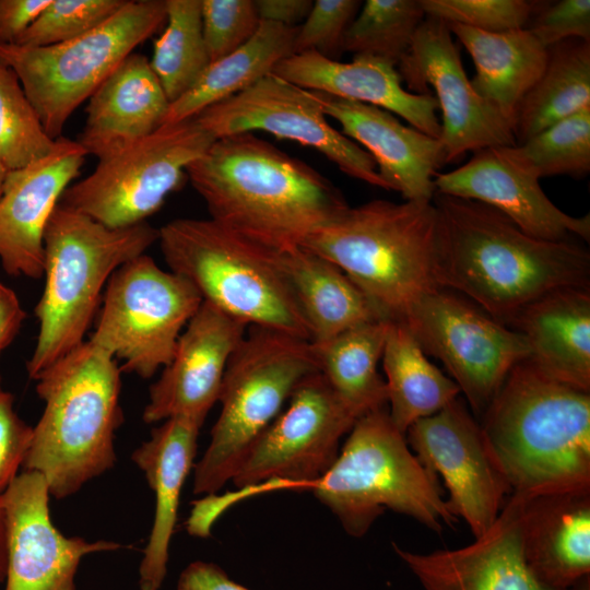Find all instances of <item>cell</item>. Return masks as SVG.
I'll return each instance as SVG.
<instances>
[{
  "label": "cell",
  "mask_w": 590,
  "mask_h": 590,
  "mask_svg": "<svg viewBox=\"0 0 590 590\" xmlns=\"http://www.w3.org/2000/svg\"><path fill=\"white\" fill-rule=\"evenodd\" d=\"M255 3L260 21L288 27L299 26L314 5L311 0H257Z\"/></svg>",
  "instance_id": "cell-47"
},
{
  "label": "cell",
  "mask_w": 590,
  "mask_h": 590,
  "mask_svg": "<svg viewBox=\"0 0 590 590\" xmlns=\"http://www.w3.org/2000/svg\"><path fill=\"white\" fill-rule=\"evenodd\" d=\"M33 436V427L25 424L13 409V397L0 396V497L17 476Z\"/></svg>",
  "instance_id": "cell-44"
},
{
  "label": "cell",
  "mask_w": 590,
  "mask_h": 590,
  "mask_svg": "<svg viewBox=\"0 0 590 590\" xmlns=\"http://www.w3.org/2000/svg\"><path fill=\"white\" fill-rule=\"evenodd\" d=\"M186 175L210 219L276 250L350 206L327 177L251 132L215 139Z\"/></svg>",
  "instance_id": "cell-2"
},
{
  "label": "cell",
  "mask_w": 590,
  "mask_h": 590,
  "mask_svg": "<svg viewBox=\"0 0 590 590\" xmlns=\"http://www.w3.org/2000/svg\"><path fill=\"white\" fill-rule=\"evenodd\" d=\"M166 22V0H128L86 34L51 46L0 44L47 134L57 140L76 108Z\"/></svg>",
  "instance_id": "cell-10"
},
{
  "label": "cell",
  "mask_w": 590,
  "mask_h": 590,
  "mask_svg": "<svg viewBox=\"0 0 590 590\" xmlns=\"http://www.w3.org/2000/svg\"><path fill=\"white\" fill-rule=\"evenodd\" d=\"M50 0H0V44H15Z\"/></svg>",
  "instance_id": "cell-45"
},
{
  "label": "cell",
  "mask_w": 590,
  "mask_h": 590,
  "mask_svg": "<svg viewBox=\"0 0 590 590\" xmlns=\"http://www.w3.org/2000/svg\"><path fill=\"white\" fill-rule=\"evenodd\" d=\"M311 93L324 115L341 125L342 133L370 154L389 190L400 192L405 201L433 200L436 169L445 164L439 139L402 125L382 108L323 92Z\"/></svg>",
  "instance_id": "cell-23"
},
{
  "label": "cell",
  "mask_w": 590,
  "mask_h": 590,
  "mask_svg": "<svg viewBox=\"0 0 590 590\" xmlns=\"http://www.w3.org/2000/svg\"><path fill=\"white\" fill-rule=\"evenodd\" d=\"M354 538L367 533L387 509L440 533L458 522L438 476L410 449L405 434L381 406L355 422L329 470L307 488Z\"/></svg>",
  "instance_id": "cell-7"
},
{
  "label": "cell",
  "mask_w": 590,
  "mask_h": 590,
  "mask_svg": "<svg viewBox=\"0 0 590 590\" xmlns=\"http://www.w3.org/2000/svg\"><path fill=\"white\" fill-rule=\"evenodd\" d=\"M529 345L546 376L590 392V288L557 290L524 307L507 326Z\"/></svg>",
  "instance_id": "cell-28"
},
{
  "label": "cell",
  "mask_w": 590,
  "mask_h": 590,
  "mask_svg": "<svg viewBox=\"0 0 590 590\" xmlns=\"http://www.w3.org/2000/svg\"><path fill=\"white\" fill-rule=\"evenodd\" d=\"M202 302L188 280L143 253L110 276L88 341L122 361V370L150 378L170 362Z\"/></svg>",
  "instance_id": "cell-12"
},
{
  "label": "cell",
  "mask_w": 590,
  "mask_h": 590,
  "mask_svg": "<svg viewBox=\"0 0 590 590\" xmlns=\"http://www.w3.org/2000/svg\"><path fill=\"white\" fill-rule=\"evenodd\" d=\"M157 239L158 229L146 222L108 228L58 203L44 235L45 287L35 308L36 345L26 365L32 379L84 342L113 273Z\"/></svg>",
  "instance_id": "cell-6"
},
{
  "label": "cell",
  "mask_w": 590,
  "mask_h": 590,
  "mask_svg": "<svg viewBox=\"0 0 590 590\" xmlns=\"http://www.w3.org/2000/svg\"><path fill=\"white\" fill-rule=\"evenodd\" d=\"M447 25L475 64L472 87L514 130L521 101L545 69L548 48L526 27L488 33L461 24Z\"/></svg>",
  "instance_id": "cell-29"
},
{
  "label": "cell",
  "mask_w": 590,
  "mask_h": 590,
  "mask_svg": "<svg viewBox=\"0 0 590 590\" xmlns=\"http://www.w3.org/2000/svg\"><path fill=\"white\" fill-rule=\"evenodd\" d=\"M7 173H8V169L5 168L3 162H2V160L0 157V191H1V188H2V185H3Z\"/></svg>",
  "instance_id": "cell-51"
},
{
  "label": "cell",
  "mask_w": 590,
  "mask_h": 590,
  "mask_svg": "<svg viewBox=\"0 0 590 590\" xmlns=\"http://www.w3.org/2000/svg\"><path fill=\"white\" fill-rule=\"evenodd\" d=\"M35 380L45 409L23 465L46 479L50 495L66 498L116 462L114 437L123 420L120 369L87 340Z\"/></svg>",
  "instance_id": "cell-4"
},
{
  "label": "cell",
  "mask_w": 590,
  "mask_h": 590,
  "mask_svg": "<svg viewBox=\"0 0 590 590\" xmlns=\"http://www.w3.org/2000/svg\"><path fill=\"white\" fill-rule=\"evenodd\" d=\"M433 202L371 200L349 206L299 245L338 266L388 321H400L437 281Z\"/></svg>",
  "instance_id": "cell-5"
},
{
  "label": "cell",
  "mask_w": 590,
  "mask_h": 590,
  "mask_svg": "<svg viewBox=\"0 0 590 590\" xmlns=\"http://www.w3.org/2000/svg\"><path fill=\"white\" fill-rule=\"evenodd\" d=\"M381 358L389 416L403 434L413 423L435 414L460 393L458 385L426 358L401 321L388 322Z\"/></svg>",
  "instance_id": "cell-32"
},
{
  "label": "cell",
  "mask_w": 590,
  "mask_h": 590,
  "mask_svg": "<svg viewBox=\"0 0 590 590\" xmlns=\"http://www.w3.org/2000/svg\"><path fill=\"white\" fill-rule=\"evenodd\" d=\"M522 550L547 590H570L590 577V489L526 496Z\"/></svg>",
  "instance_id": "cell-26"
},
{
  "label": "cell",
  "mask_w": 590,
  "mask_h": 590,
  "mask_svg": "<svg viewBox=\"0 0 590 590\" xmlns=\"http://www.w3.org/2000/svg\"><path fill=\"white\" fill-rule=\"evenodd\" d=\"M170 271L206 302L248 327L309 340L308 324L281 268L280 250L235 233L212 219H176L158 229Z\"/></svg>",
  "instance_id": "cell-8"
},
{
  "label": "cell",
  "mask_w": 590,
  "mask_h": 590,
  "mask_svg": "<svg viewBox=\"0 0 590 590\" xmlns=\"http://www.w3.org/2000/svg\"><path fill=\"white\" fill-rule=\"evenodd\" d=\"M425 17L421 0H367L346 30L343 51L398 66Z\"/></svg>",
  "instance_id": "cell-37"
},
{
  "label": "cell",
  "mask_w": 590,
  "mask_h": 590,
  "mask_svg": "<svg viewBox=\"0 0 590 590\" xmlns=\"http://www.w3.org/2000/svg\"><path fill=\"white\" fill-rule=\"evenodd\" d=\"M524 499L511 493L493 526L465 546L424 554L392 543L393 550L424 590H547L523 556Z\"/></svg>",
  "instance_id": "cell-21"
},
{
  "label": "cell",
  "mask_w": 590,
  "mask_h": 590,
  "mask_svg": "<svg viewBox=\"0 0 590 590\" xmlns=\"http://www.w3.org/2000/svg\"><path fill=\"white\" fill-rule=\"evenodd\" d=\"M288 401L286 410L252 444L232 477L239 489H307L333 464L341 438L362 416L319 371L305 378Z\"/></svg>",
  "instance_id": "cell-13"
},
{
  "label": "cell",
  "mask_w": 590,
  "mask_h": 590,
  "mask_svg": "<svg viewBox=\"0 0 590 590\" xmlns=\"http://www.w3.org/2000/svg\"><path fill=\"white\" fill-rule=\"evenodd\" d=\"M248 326L202 302L182 330L170 362L150 387L142 418L185 417L202 427L217 402L227 363Z\"/></svg>",
  "instance_id": "cell-19"
},
{
  "label": "cell",
  "mask_w": 590,
  "mask_h": 590,
  "mask_svg": "<svg viewBox=\"0 0 590 590\" xmlns=\"http://www.w3.org/2000/svg\"><path fill=\"white\" fill-rule=\"evenodd\" d=\"M570 590H590V577L582 579L579 583H577Z\"/></svg>",
  "instance_id": "cell-50"
},
{
  "label": "cell",
  "mask_w": 590,
  "mask_h": 590,
  "mask_svg": "<svg viewBox=\"0 0 590 590\" xmlns=\"http://www.w3.org/2000/svg\"><path fill=\"white\" fill-rule=\"evenodd\" d=\"M25 317L15 292L0 282V354L14 340Z\"/></svg>",
  "instance_id": "cell-48"
},
{
  "label": "cell",
  "mask_w": 590,
  "mask_h": 590,
  "mask_svg": "<svg viewBox=\"0 0 590 590\" xmlns=\"http://www.w3.org/2000/svg\"><path fill=\"white\" fill-rule=\"evenodd\" d=\"M128 0H50L16 45L43 47L78 38L103 24Z\"/></svg>",
  "instance_id": "cell-39"
},
{
  "label": "cell",
  "mask_w": 590,
  "mask_h": 590,
  "mask_svg": "<svg viewBox=\"0 0 590 590\" xmlns=\"http://www.w3.org/2000/svg\"><path fill=\"white\" fill-rule=\"evenodd\" d=\"M434 185L436 192L496 209L532 237L556 241L575 235L590 239L589 214L575 217L559 210L539 179L512 164L498 148L473 152L462 166L436 174Z\"/></svg>",
  "instance_id": "cell-22"
},
{
  "label": "cell",
  "mask_w": 590,
  "mask_h": 590,
  "mask_svg": "<svg viewBox=\"0 0 590 590\" xmlns=\"http://www.w3.org/2000/svg\"><path fill=\"white\" fill-rule=\"evenodd\" d=\"M150 64L169 103L198 81L210 64L201 0H166V27L154 43Z\"/></svg>",
  "instance_id": "cell-35"
},
{
  "label": "cell",
  "mask_w": 590,
  "mask_h": 590,
  "mask_svg": "<svg viewBox=\"0 0 590 590\" xmlns=\"http://www.w3.org/2000/svg\"><path fill=\"white\" fill-rule=\"evenodd\" d=\"M400 321L425 354L442 362L476 416L484 414L512 367L530 355L521 333L447 288L421 296Z\"/></svg>",
  "instance_id": "cell-14"
},
{
  "label": "cell",
  "mask_w": 590,
  "mask_h": 590,
  "mask_svg": "<svg viewBox=\"0 0 590 590\" xmlns=\"http://www.w3.org/2000/svg\"><path fill=\"white\" fill-rule=\"evenodd\" d=\"M533 15L528 30L546 48L570 38L590 40L589 0H560Z\"/></svg>",
  "instance_id": "cell-43"
},
{
  "label": "cell",
  "mask_w": 590,
  "mask_h": 590,
  "mask_svg": "<svg viewBox=\"0 0 590 590\" xmlns=\"http://www.w3.org/2000/svg\"><path fill=\"white\" fill-rule=\"evenodd\" d=\"M214 139L256 130L316 149L355 179L389 190L374 158L338 131L311 93L273 73L194 117Z\"/></svg>",
  "instance_id": "cell-15"
},
{
  "label": "cell",
  "mask_w": 590,
  "mask_h": 590,
  "mask_svg": "<svg viewBox=\"0 0 590 590\" xmlns=\"http://www.w3.org/2000/svg\"><path fill=\"white\" fill-rule=\"evenodd\" d=\"M482 417L512 493L590 489V392L546 376L526 358L509 371Z\"/></svg>",
  "instance_id": "cell-3"
},
{
  "label": "cell",
  "mask_w": 590,
  "mask_h": 590,
  "mask_svg": "<svg viewBox=\"0 0 590 590\" xmlns=\"http://www.w3.org/2000/svg\"><path fill=\"white\" fill-rule=\"evenodd\" d=\"M200 428L185 417L165 420L132 453L155 493L153 527L139 567L141 590H160L165 580L180 494L193 464Z\"/></svg>",
  "instance_id": "cell-27"
},
{
  "label": "cell",
  "mask_w": 590,
  "mask_h": 590,
  "mask_svg": "<svg viewBox=\"0 0 590 590\" xmlns=\"http://www.w3.org/2000/svg\"><path fill=\"white\" fill-rule=\"evenodd\" d=\"M2 392H3V390H2L1 387H0V396L2 394Z\"/></svg>",
  "instance_id": "cell-52"
},
{
  "label": "cell",
  "mask_w": 590,
  "mask_h": 590,
  "mask_svg": "<svg viewBox=\"0 0 590 590\" xmlns=\"http://www.w3.org/2000/svg\"><path fill=\"white\" fill-rule=\"evenodd\" d=\"M49 488L38 472L24 471L0 497L4 514V590H76L75 575L85 555L115 551L113 541L67 538L52 523Z\"/></svg>",
  "instance_id": "cell-18"
},
{
  "label": "cell",
  "mask_w": 590,
  "mask_h": 590,
  "mask_svg": "<svg viewBox=\"0 0 590 590\" xmlns=\"http://www.w3.org/2000/svg\"><path fill=\"white\" fill-rule=\"evenodd\" d=\"M57 140L45 131L16 73L0 61V157L8 170L48 155Z\"/></svg>",
  "instance_id": "cell-38"
},
{
  "label": "cell",
  "mask_w": 590,
  "mask_h": 590,
  "mask_svg": "<svg viewBox=\"0 0 590 590\" xmlns=\"http://www.w3.org/2000/svg\"><path fill=\"white\" fill-rule=\"evenodd\" d=\"M426 16L488 33L524 28L539 4L524 0H421Z\"/></svg>",
  "instance_id": "cell-40"
},
{
  "label": "cell",
  "mask_w": 590,
  "mask_h": 590,
  "mask_svg": "<svg viewBox=\"0 0 590 590\" xmlns=\"http://www.w3.org/2000/svg\"><path fill=\"white\" fill-rule=\"evenodd\" d=\"M512 164L540 179L590 170V107L544 129L524 142L498 148Z\"/></svg>",
  "instance_id": "cell-36"
},
{
  "label": "cell",
  "mask_w": 590,
  "mask_h": 590,
  "mask_svg": "<svg viewBox=\"0 0 590 590\" xmlns=\"http://www.w3.org/2000/svg\"><path fill=\"white\" fill-rule=\"evenodd\" d=\"M86 155L78 141L60 137L48 155L8 170L0 191V262L9 275L44 276L47 223Z\"/></svg>",
  "instance_id": "cell-20"
},
{
  "label": "cell",
  "mask_w": 590,
  "mask_h": 590,
  "mask_svg": "<svg viewBox=\"0 0 590 590\" xmlns=\"http://www.w3.org/2000/svg\"><path fill=\"white\" fill-rule=\"evenodd\" d=\"M388 320L347 329L312 343L319 373L334 392L362 415L387 405V387L377 371Z\"/></svg>",
  "instance_id": "cell-34"
},
{
  "label": "cell",
  "mask_w": 590,
  "mask_h": 590,
  "mask_svg": "<svg viewBox=\"0 0 590 590\" xmlns=\"http://www.w3.org/2000/svg\"><path fill=\"white\" fill-rule=\"evenodd\" d=\"M201 17L210 63L247 43L260 24L253 0H201Z\"/></svg>",
  "instance_id": "cell-41"
},
{
  "label": "cell",
  "mask_w": 590,
  "mask_h": 590,
  "mask_svg": "<svg viewBox=\"0 0 590 590\" xmlns=\"http://www.w3.org/2000/svg\"><path fill=\"white\" fill-rule=\"evenodd\" d=\"M438 214L437 281L464 295L504 326L528 305L568 287L590 288L583 246L522 232L496 209L435 191Z\"/></svg>",
  "instance_id": "cell-1"
},
{
  "label": "cell",
  "mask_w": 590,
  "mask_h": 590,
  "mask_svg": "<svg viewBox=\"0 0 590 590\" xmlns=\"http://www.w3.org/2000/svg\"><path fill=\"white\" fill-rule=\"evenodd\" d=\"M7 570V542H5V523L4 514L0 498V583L5 579Z\"/></svg>",
  "instance_id": "cell-49"
},
{
  "label": "cell",
  "mask_w": 590,
  "mask_h": 590,
  "mask_svg": "<svg viewBox=\"0 0 590 590\" xmlns=\"http://www.w3.org/2000/svg\"><path fill=\"white\" fill-rule=\"evenodd\" d=\"M361 7L357 0H316L297 26L293 54L315 51L333 59L343 51V40Z\"/></svg>",
  "instance_id": "cell-42"
},
{
  "label": "cell",
  "mask_w": 590,
  "mask_h": 590,
  "mask_svg": "<svg viewBox=\"0 0 590 590\" xmlns=\"http://www.w3.org/2000/svg\"><path fill=\"white\" fill-rule=\"evenodd\" d=\"M280 263L308 324L311 342L386 320L363 291L322 256L297 245L280 250Z\"/></svg>",
  "instance_id": "cell-30"
},
{
  "label": "cell",
  "mask_w": 590,
  "mask_h": 590,
  "mask_svg": "<svg viewBox=\"0 0 590 590\" xmlns=\"http://www.w3.org/2000/svg\"><path fill=\"white\" fill-rule=\"evenodd\" d=\"M215 139L194 118L164 123L71 184L59 204L108 228L146 222L185 181L187 166Z\"/></svg>",
  "instance_id": "cell-11"
},
{
  "label": "cell",
  "mask_w": 590,
  "mask_h": 590,
  "mask_svg": "<svg viewBox=\"0 0 590 590\" xmlns=\"http://www.w3.org/2000/svg\"><path fill=\"white\" fill-rule=\"evenodd\" d=\"M405 435L421 463L442 477L450 512L467 522L474 538L484 534L512 492L481 424L464 402L456 398L413 423Z\"/></svg>",
  "instance_id": "cell-16"
},
{
  "label": "cell",
  "mask_w": 590,
  "mask_h": 590,
  "mask_svg": "<svg viewBox=\"0 0 590 590\" xmlns=\"http://www.w3.org/2000/svg\"><path fill=\"white\" fill-rule=\"evenodd\" d=\"M451 35L444 21L426 16L398 63L411 93L425 94L427 85L435 90L445 163L467 152L517 144L509 122L472 87Z\"/></svg>",
  "instance_id": "cell-17"
},
{
  "label": "cell",
  "mask_w": 590,
  "mask_h": 590,
  "mask_svg": "<svg viewBox=\"0 0 590 590\" xmlns=\"http://www.w3.org/2000/svg\"><path fill=\"white\" fill-rule=\"evenodd\" d=\"M272 73L308 91L394 113L421 132L440 138L435 96L404 90L396 66L385 60L356 55L351 62H341L307 51L283 59Z\"/></svg>",
  "instance_id": "cell-24"
},
{
  "label": "cell",
  "mask_w": 590,
  "mask_h": 590,
  "mask_svg": "<svg viewBox=\"0 0 590 590\" xmlns=\"http://www.w3.org/2000/svg\"><path fill=\"white\" fill-rule=\"evenodd\" d=\"M169 104L150 60L132 52L88 98L78 143L87 155L106 158L158 129Z\"/></svg>",
  "instance_id": "cell-25"
},
{
  "label": "cell",
  "mask_w": 590,
  "mask_h": 590,
  "mask_svg": "<svg viewBox=\"0 0 590 590\" xmlns=\"http://www.w3.org/2000/svg\"><path fill=\"white\" fill-rule=\"evenodd\" d=\"M296 31L297 27L260 21L247 43L211 62L192 87L169 104L163 125L192 119L271 74L283 59L293 55Z\"/></svg>",
  "instance_id": "cell-31"
},
{
  "label": "cell",
  "mask_w": 590,
  "mask_h": 590,
  "mask_svg": "<svg viewBox=\"0 0 590 590\" xmlns=\"http://www.w3.org/2000/svg\"><path fill=\"white\" fill-rule=\"evenodd\" d=\"M590 107V40L570 38L548 47L545 69L521 101L517 144Z\"/></svg>",
  "instance_id": "cell-33"
},
{
  "label": "cell",
  "mask_w": 590,
  "mask_h": 590,
  "mask_svg": "<svg viewBox=\"0 0 590 590\" xmlns=\"http://www.w3.org/2000/svg\"><path fill=\"white\" fill-rule=\"evenodd\" d=\"M177 590H249L232 580L216 564L196 560L180 574Z\"/></svg>",
  "instance_id": "cell-46"
},
{
  "label": "cell",
  "mask_w": 590,
  "mask_h": 590,
  "mask_svg": "<svg viewBox=\"0 0 590 590\" xmlns=\"http://www.w3.org/2000/svg\"><path fill=\"white\" fill-rule=\"evenodd\" d=\"M318 371L311 341L248 327L224 373L217 400L221 412L194 467L193 493L212 495L231 481L295 388Z\"/></svg>",
  "instance_id": "cell-9"
}]
</instances>
